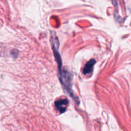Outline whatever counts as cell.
Wrapping results in <instances>:
<instances>
[{
    "instance_id": "3957f363",
    "label": "cell",
    "mask_w": 131,
    "mask_h": 131,
    "mask_svg": "<svg viewBox=\"0 0 131 131\" xmlns=\"http://www.w3.org/2000/svg\"><path fill=\"white\" fill-rule=\"evenodd\" d=\"M96 61L95 60L92 59V60H90L89 61H88L86 64L84 66V69L83 70V73L84 74H90L92 72L93 69V66L95 65V64Z\"/></svg>"
},
{
    "instance_id": "7a4b0ae2",
    "label": "cell",
    "mask_w": 131,
    "mask_h": 131,
    "mask_svg": "<svg viewBox=\"0 0 131 131\" xmlns=\"http://www.w3.org/2000/svg\"><path fill=\"white\" fill-rule=\"evenodd\" d=\"M69 101L67 99H60L55 102V106L56 110L60 113H64L67 110Z\"/></svg>"
},
{
    "instance_id": "6da1fadb",
    "label": "cell",
    "mask_w": 131,
    "mask_h": 131,
    "mask_svg": "<svg viewBox=\"0 0 131 131\" xmlns=\"http://www.w3.org/2000/svg\"><path fill=\"white\" fill-rule=\"evenodd\" d=\"M59 71H60L59 73H60V78L61 83L66 88L68 92L69 93H70V95H72L71 94L72 90L70 89L71 88V75H70V74L67 71L63 70L62 69L59 70Z\"/></svg>"
}]
</instances>
